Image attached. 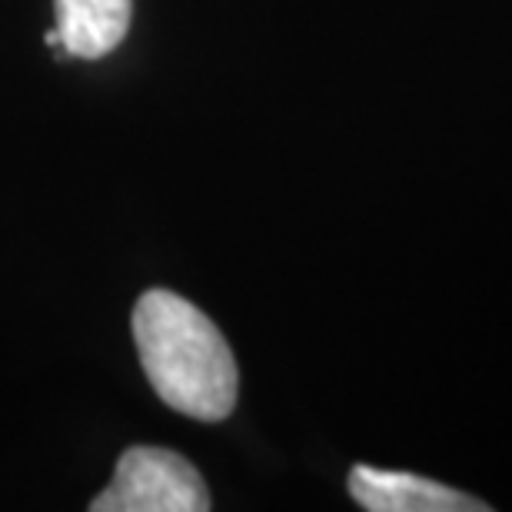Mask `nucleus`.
Instances as JSON below:
<instances>
[{
  "mask_svg": "<svg viewBox=\"0 0 512 512\" xmlns=\"http://www.w3.org/2000/svg\"><path fill=\"white\" fill-rule=\"evenodd\" d=\"M130 323L140 366L163 403L200 423H220L233 413L237 360L207 313L170 290H147Z\"/></svg>",
  "mask_w": 512,
  "mask_h": 512,
  "instance_id": "f257e3e1",
  "label": "nucleus"
},
{
  "mask_svg": "<svg viewBox=\"0 0 512 512\" xmlns=\"http://www.w3.org/2000/svg\"><path fill=\"white\" fill-rule=\"evenodd\" d=\"M210 493L197 466L160 446H130L90 512H207Z\"/></svg>",
  "mask_w": 512,
  "mask_h": 512,
  "instance_id": "f03ea898",
  "label": "nucleus"
},
{
  "mask_svg": "<svg viewBox=\"0 0 512 512\" xmlns=\"http://www.w3.org/2000/svg\"><path fill=\"white\" fill-rule=\"evenodd\" d=\"M350 493L370 512H489L486 503L459 493V489L413 473H389V469L373 466H353Z\"/></svg>",
  "mask_w": 512,
  "mask_h": 512,
  "instance_id": "7ed1b4c3",
  "label": "nucleus"
},
{
  "mask_svg": "<svg viewBox=\"0 0 512 512\" xmlns=\"http://www.w3.org/2000/svg\"><path fill=\"white\" fill-rule=\"evenodd\" d=\"M54 4L60 44L70 57H107L130 30L133 0H54Z\"/></svg>",
  "mask_w": 512,
  "mask_h": 512,
  "instance_id": "20e7f679",
  "label": "nucleus"
},
{
  "mask_svg": "<svg viewBox=\"0 0 512 512\" xmlns=\"http://www.w3.org/2000/svg\"><path fill=\"white\" fill-rule=\"evenodd\" d=\"M44 44H47V47H57V44H60V30H57V24H54V30H47V34H44Z\"/></svg>",
  "mask_w": 512,
  "mask_h": 512,
  "instance_id": "39448f33",
  "label": "nucleus"
}]
</instances>
